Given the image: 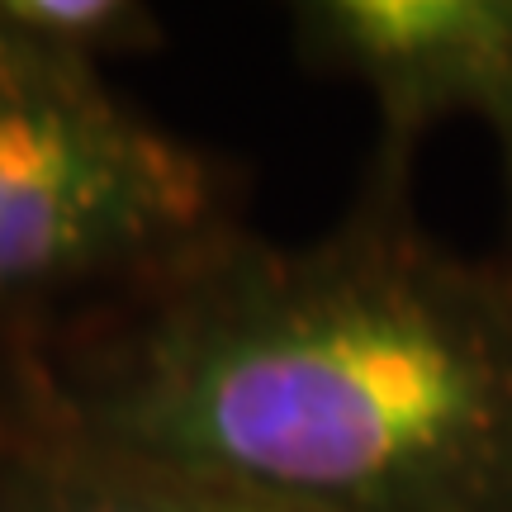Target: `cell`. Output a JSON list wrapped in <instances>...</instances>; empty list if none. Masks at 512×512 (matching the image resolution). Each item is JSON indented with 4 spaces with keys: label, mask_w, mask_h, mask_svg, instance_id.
I'll return each instance as SVG.
<instances>
[{
    "label": "cell",
    "mask_w": 512,
    "mask_h": 512,
    "mask_svg": "<svg viewBox=\"0 0 512 512\" xmlns=\"http://www.w3.org/2000/svg\"><path fill=\"white\" fill-rule=\"evenodd\" d=\"M15 408L309 512H512V271L366 171L328 233L238 228L67 337Z\"/></svg>",
    "instance_id": "6da1fadb"
},
{
    "label": "cell",
    "mask_w": 512,
    "mask_h": 512,
    "mask_svg": "<svg viewBox=\"0 0 512 512\" xmlns=\"http://www.w3.org/2000/svg\"><path fill=\"white\" fill-rule=\"evenodd\" d=\"M242 176L110 76L0 43V403L67 337L233 238Z\"/></svg>",
    "instance_id": "7a4b0ae2"
},
{
    "label": "cell",
    "mask_w": 512,
    "mask_h": 512,
    "mask_svg": "<svg viewBox=\"0 0 512 512\" xmlns=\"http://www.w3.org/2000/svg\"><path fill=\"white\" fill-rule=\"evenodd\" d=\"M285 29L304 72L370 95L366 171L413 181L422 138L475 119L512 190V0H299Z\"/></svg>",
    "instance_id": "3957f363"
},
{
    "label": "cell",
    "mask_w": 512,
    "mask_h": 512,
    "mask_svg": "<svg viewBox=\"0 0 512 512\" xmlns=\"http://www.w3.org/2000/svg\"><path fill=\"white\" fill-rule=\"evenodd\" d=\"M0 512H309L233 475L100 441L43 413H5Z\"/></svg>",
    "instance_id": "277c9868"
},
{
    "label": "cell",
    "mask_w": 512,
    "mask_h": 512,
    "mask_svg": "<svg viewBox=\"0 0 512 512\" xmlns=\"http://www.w3.org/2000/svg\"><path fill=\"white\" fill-rule=\"evenodd\" d=\"M162 38V15L143 0H0V43L57 72L110 76Z\"/></svg>",
    "instance_id": "5b68a950"
},
{
    "label": "cell",
    "mask_w": 512,
    "mask_h": 512,
    "mask_svg": "<svg viewBox=\"0 0 512 512\" xmlns=\"http://www.w3.org/2000/svg\"><path fill=\"white\" fill-rule=\"evenodd\" d=\"M498 261L512 271V190H508V238H503V252H498Z\"/></svg>",
    "instance_id": "8992f818"
},
{
    "label": "cell",
    "mask_w": 512,
    "mask_h": 512,
    "mask_svg": "<svg viewBox=\"0 0 512 512\" xmlns=\"http://www.w3.org/2000/svg\"><path fill=\"white\" fill-rule=\"evenodd\" d=\"M0 427H5V403H0Z\"/></svg>",
    "instance_id": "52a82bcc"
}]
</instances>
